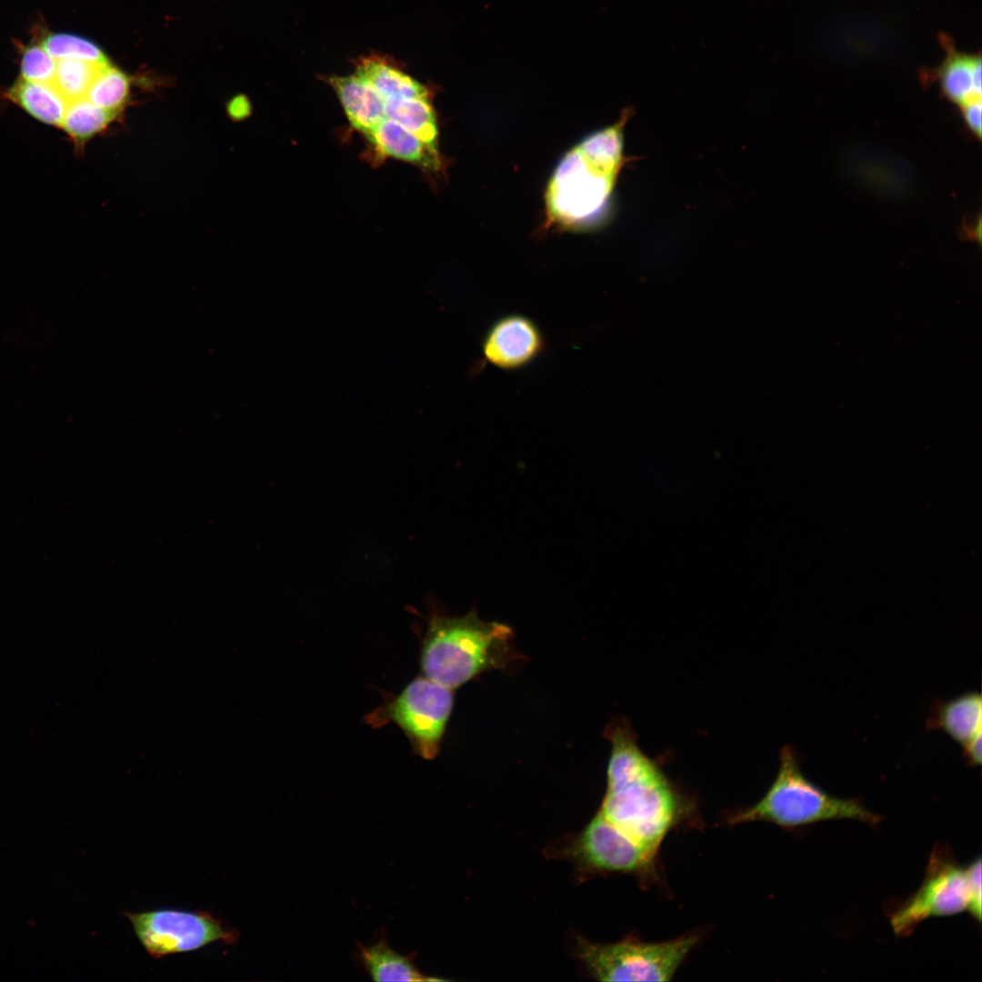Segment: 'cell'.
Instances as JSON below:
<instances>
[{
  "label": "cell",
  "instance_id": "6da1fadb",
  "mask_svg": "<svg viewBox=\"0 0 982 982\" xmlns=\"http://www.w3.org/2000/svg\"><path fill=\"white\" fill-rule=\"evenodd\" d=\"M609 736L607 787L598 812L657 854L667 834L683 820V804L625 727H612Z\"/></svg>",
  "mask_w": 982,
  "mask_h": 982
},
{
  "label": "cell",
  "instance_id": "7a4b0ae2",
  "mask_svg": "<svg viewBox=\"0 0 982 982\" xmlns=\"http://www.w3.org/2000/svg\"><path fill=\"white\" fill-rule=\"evenodd\" d=\"M623 124L594 133L561 159L546 192V215L553 224L581 226L602 213L621 167Z\"/></svg>",
  "mask_w": 982,
  "mask_h": 982
},
{
  "label": "cell",
  "instance_id": "3957f363",
  "mask_svg": "<svg viewBox=\"0 0 982 982\" xmlns=\"http://www.w3.org/2000/svg\"><path fill=\"white\" fill-rule=\"evenodd\" d=\"M512 636L508 626L482 620L475 611L435 616L423 642L422 670L428 679L456 688L485 670L501 667Z\"/></svg>",
  "mask_w": 982,
  "mask_h": 982
},
{
  "label": "cell",
  "instance_id": "277c9868",
  "mask_svg": "<svg viewBox=\"0 0 982 982\" xmlns=\"http://www.w3.org/2000/svg\"><path fill=\"white\" fill-rule=\"evenodd\" d=\"M854 819L876 825L880 817L857 800L831 796L802 773L792 749L780 753L777 775L765 796L755 805L728 817V823L764 821L787 829L822 821Z\"/></svg>",
  "mask_w": 982,
  "mask_h": 982
},
{
  "label": "cell",
  "instance_id": "5b68a950",
  "mask_svg": "<svg viewBox=\"0 0 982 982\" xmlns=\"http://www.w3.org/2000/svg\"><path fill=\"white\" fill-rule=\"evenodd\" d=\"M698 939L696 934L656 943L631 937L598 944L580 938L577 954L601 981H669Z\"/></svg>",
  "mask_w": 982,
  "mask_h": 982
},
{
  "label": "cell",
  "instance_id": "8992f818",
  "mask_svg": "<svg viewBox=\"0 0 982 982\" xmlns=\"http://www.w3.org/2000/svg\"><path fill=\"white\" fill-rule=\"evenodd\" d=\"M453 706L452 690L427 677H416L397 696L366 716L372 726L389 721L405 732L415 751L426 759L436 757Z\"/></svg>",
  "mask_w": 982,
  "mask_h": 982
},
{
  "label": "cell",
  "instance_id": "52a82bcc",
  "mask_svg": "<svg viewBox=\"0 0 982 982\" xmlns=\"http://www.w3.org/2000/svg\"><path fill=\"white\" fill-rule=\"evenodd\" d=\"M972 904L967 867L958 865L937 846L930 855L922 885L891 914L890 924L897 935L909 936L928 918L970 913Z\"/></svg>",
  "mask_w": 982,
  "mask_h": 982
},
{
  "label": "cell",
  "instance_id": "ba28073f",
  "mask_svg": "<svg viewBox=\"0 0 982 982\" xmlns=\"http://www.w3.org/2000/svg\"><path fill=\"white\" fill-rule=\"evenodd\" d=\"M125 915L141 945L155 958L195 951L215 942L233 944L239 936L206 911L159 908Z\"/></svg>",
  "mask_w": 982,
  "mask_h": 982
},
{
  "label": "cell",
  "instance_id": "9c48e42d",
  "mask_svg": "<svg viewBox=\"0 0 982 982\" xmlns=\"http://www.w3.org/2000/svg\"><path fill=\"white\" fill-rule=\"evenodd\" d=\"M569 853L590 869L640 876L653 873L656 857V853L638 843L599 812L572 843Z\"/></svg>",
  "mask_w": 982,
  "mask_h": 982
},
{
  "label": "cell",
  "instance_id": "30bf717a",
  "mask_svg": "<svg viewBox=\"0 0 982 982\" xmlns=\"http://www.w3.org/2000/svg\"><path fill=\"white\" fill-rule=\"evenodd\" d=\"M543 347V336L536 323L519 314L496 321L483 341V354L487 362L502 369H516L529 364Z\"/></svg>",
  "mask_w": 982,
  "mask_h": 982
},
{
  "label": "cell",
  "instance_id": "8fae6325",
  "mask_svg": "<svg viewBox=\"0 0 982 982\" xmlns=\"http://www.w3.org/2000/svg\"><path fill=\"white\" fill-rule=\"evenodd\" d=\"M356 945V960L375 981L441 980L421 973L414 963V954L404 956L394 950L385 931L368 943Z\"/></svg>",
  "mask_w": 982,
  "mask_h": 982
},
{
  "label": "cell",
  "instance_id": "7c38bea8",
  "mask_svg": "<svg viewBox=\"0 0 982 982\" xmlns=\"http://www.w3.org/2000/svg\"><path fill=\"white\" fill-rule=\"evenodd\" d=\"M356 75L368 83L384 100L429 97V89L405 73L392 57L370 53L356 62Z\"/></svg>",
  "mask_w": 982,
  "mask_h": 982
},
{
  "label": "cell",
  "instance_id": "4fadbf2b",
  "mask_svg": "<svg viewBox=\"0 0 982 982\" xmlns=\"http://www.w3.org/2000/svg\"><path fill=\"white\" fill-rule=\"evenodd\" d=\"M335 90L350 124L365 135L385 118V100L358 75L330 76Z\"/></svg>",
  "mask_w": 982,
  "mask_h": 982
},
{
  "label": "cell",
  "instance_id": "5bb4252c",
  "mask_svg": "<svg viewBox=\"0 0 982 982\" xmlns=\"http://www.w3.org/2000/svg\"><path fill=\"white\" fill-rule=\"evenodd\" d=\"M365 135L385 155L433 171L441 166L437 147L426 144L390 119L385 117Z\"/></svg>",
  "mask_w": 982,
  "mask_h": 982
},
{
  "label": "cell",
  "instance_id": "9a60e30c",
  "mask_svg": "<svg viewBox=\"0 0 982 982\" xmlns=\"http://www.w3.org/2000/svg\"><path fill=\"white\" fill-rule=\"evenodd\" d=\"M7 97L37 120L61 125L68 101L53 83L18 79L7 92Z\"/></svg>",
  "mask_w": 982,
  "mask_h": 982
},
{
  "label": "cell",
  "instance_id": "2e32d148",
  "mask_svg": "<svg viewBox=\"0 0 982 982\" xmlns=\"http://www.w3.org/2000/svg\"><path fill=\"white\" fill-rule=\"evenodd\" d=\"M932 726L943 729L962 746L982 732V700L979 693L969 692L940 705Z\"/></svg>",
  "mask_w": 982,
  "mask_h": 982
},
{
  "label": "cell",
  "instance_id": "e0dca14e",
  "mask_svg": "<svg viewBox=\"0 0 982 982\" xmlns=\"http://www.w3.org/2000/svg\"><path fill=\"white\" fill-rule=\"evenodd\" d=\"M981 66L978 56L953 55L948 57L940 72L945 94L962 105L981 100Z\"/></svg>",
  "mask_w": 982,
  "mask_h": 982
},
{
  "label": "cell",
  "instance_id": "ac0fdd59",
  "mask_svg": "<svg viewBox=\"0 0 982 982\" xmlns=\"http://www.w3.org/2000/svg\"><path fill=\"white\" fill-rule=\"evenodd\" d=\"M385 117L437 147V125L429 97L385 100Z\"/></svg>",
  "mask_w": 982,
  "mask_h": 982
},
{
  "label": "cell",
  "instance_id": "d6986e66",
  "mask_svg": "<svg viewBox=\"0 0 982 982\" xmlns=\"http://www.w3.org/2000/svg\"><path fill=\"white\" fill-rule=\"evenodd\" d=\"M115 115L84 97L68 102L60 126L75 143L82 144L104 130Z\"/></svg>",
  "mask_w": 982,
  "mask_h": 982
},
{
  "label": "cell",
  "instance_id": "ffe728a7",
  "mask_svg": "<svg viewBox=\"0 0 982 982\" xmlns=\"http://www.w3.org/2000/svg\"><path fill=\"white\" fill-rule=\"evenodd\" d=\"M104 65L71 58L56 60L53 84L68 102L84 98Z\"/></svg>",
  "mask_w": 982,
  "mask_h": 982
},
{
  "label": "cell",
  "instance_id": "44dd1931",
  "mask_svg": "<svg viewBox=\"0 0 982 982\" xmlns=\"http://www.w3.org/2000/svg\"><path fill=\"white\" fill-rule=\"evenodd\" d=\"M129 87L127 75L105 64L95 75L85 97L95 105L115 114L125 103Z\"/></svg>",
  "mask_w": 982,
  "mask_h": 982
},
{
  "label": "cell",
  "instance_id": "7402d4cb",
  "mask_svg": "<svg viewBox=\"0 0 982 982\" xmlns=\"http://www.w3.org/2000/svg\"><path fill=\"white\" fill-rule=\"evenodd\" d=\"M45 50L55 60L80 59L96 64H107L104 52L88 39L70 34H50L42 43Z\"/></svg>",
  "mask_w": 982,
  "mask_h": 982
},
{
  "label": "cell",
  "instance_id": "603a6c76",
  "mask_svg": "<svg viewBox=\"0 0 982 982\" xmlns=\"http://www.w3.org/2000/svg\"><path fill=\"white\" fill-rule=\"evenodd\" d=\"M55 67L56 60L42 45H32L24 49L21 59L22 78L38 83H53Z\"/></svg>",
  "mask_w": 982,
  "mask_h": 982
},
{
  "label": "cell",
  "instance_id": "cb8c5ba5",
  "mask_svg": "<svg viewBox=\"0 0 982 982\" xmlns=\"http://www.w3.org/2000/svg\"><path fill=\"white\" fill-rule=\"evenodd\" d=\"M967 866L969 880H970L972 892H973V909H972V912H971L970 916L974 919L977 920V922H980L981 921V911H982V907H981V902H982V900H981V896H982V893H981V858H980V857H978L977 859L973 860L971 863H969Z\"/></svg>",
  "mask_w": 982,
  "mask_h": 982
},
{
  "label": "cell",
  "instance_id": "d4e9b609",
  "mask_svg": "<svg viewBox=\"0 0 982 982\" xmlns=\"http://www.w3.org/2000/svg\"><path fill=\"white\" fill-rule=\"evenodd\" d=\"M965 119L969 127L978 135L981 134V100L963 105Z\"/></svg>",
  "mask_w": 982,
  "mask_h": 982
},
{
  "label": "cell",
  "instance_id": "484cf974",
  "mask_svg": "<svg viewBox=\"0 0 982 982\" xmlns=\"http://www.w3.org/2000/svg\"><path fill=\"white\" fill-rule=\"evenodd\" d=\"M981 744L982 732L978 733L972 739L963 745L964 756L967 758V764L972 766H979L981 764Z\"/></svg>",
  "mask_w": 982,
  "mask_h": 982
},
{
  "label": "cell",
  "instance_id": "4316f807",
  "mask_svg": "<svg viewBox=\"0 0 982 982\" xmlns=\"http://www.w3.org/2000/svg\"><path fill=\"white\" fill-rule=\"evenodd\" d=\"M231 115L241 117L247 115L249 105L246 97L237 96L232 100L229 105Z\"/></svg>",
  "mask_w": 982,
  "mask_h": 982
}]
</instances>
